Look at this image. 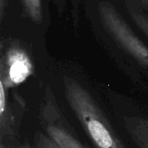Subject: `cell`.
I'll return each instance as SVG.
<instances>
[{"label": "cell", "mask_w": 148, "mask_h": 148, "mask_svg": "<svg viewBox=\"0 0 148 148\" xmlns=\"http://www.w3.org/2000/svg\"><path fill=\"white\" fill-rule=\"evenodd\" d=\"M63 85L67 102L95 147L126 148L89 91L69 76Z\"/></svg>", "instance_id": "obj_1"}, {"label": "cell", "mask_w": 148, "mask_h": 148, "mask_svg": "<svg viewBox=\"0 0 148 148\" xmlns=\"http://www.w3.org/2000/svg\"><path fill=\"white\" fill-rule=\"evenodd\" d=\"M34 73L31 57L16 38L2 37L0 42V82L8 89L18 86Z\"/></svg>", "instance_id": "obj_2"}, {"label": "cell", "mask_w": 148, "mask_h": 148, "mask_svg": "<svg viewBox=\"0 0 148 148\" xmlns=\"http://www.w3.org/2000/svg\"><path fill=\"white\" fill-rule=\"evenodd\" d=\"M124 126L128 135L139 148H148V119L125 117Z\"/></svg>", "instance_id": "obj_3"}, {"label": "cell", "mask_w": 148, "mask_h": 148, "mask_svg": "<svg viewBox=\"0 0 148 148\" xmlns=\"http://www.w3.org/2000/svg\"><path fill=\"white\" fill-rule=\"evenodd\" d=\"M47 134L61 148H85L67 130L57 125H49Z\"/></svg>", "instance_id": "obj_4"}, {"label": "cell", "mask_w": 148, "mask_h": 148, "mask_svg": "<svg viewBox=\"0 0 148 148\" xmlns=\"http://www.w3.org/2000/svg\"><path fill=\"white\" fill-rule=\"evenodd\" d=\"M23 11L27 18L35 23H41L43 20L42 0H20Z\"/></svg>", "instance_id": "obj_5"}, {"label": "cell", "mask_w": 148, "mask_h": 148, "mask_svg": "<svg viewBox=\"0 0 148 148\" xmlns=\"http://www.w3.org/2000/svg\"><path fill=\"white\" fill-rule=\"evenodd\" d=\"M129 15L134 24L148 38V16L142 12L130 10Z\"/></svg>", "instance_id": "obj_6"}, {"label": "cell", "mask_w": 148, "mask_h": 148, "mask_svg": "<svg viewBox=\"0 0 148 148\" xmlns=\"http://www.w3.org/2000/svg\"><path fill=\"white\" fill-rule=\"evenodd\" d=\"M53 1H54V3L56 4V6L57 7L59 13H62L66 10L68 3H70L72 11L74 14L75 22L76 23L78 21V10H79L80 0H53Z\"/></svg>", "instance_id": "obj_7"}, {"label": "cell", "mask_w": 148, "mask_h": 148, "mask_svg": "<svg viewBox=\"0 0 148 148\" xmlns=\"http://www.w3.org/2000/svg\"><path fill=\"white\" fill-rule=\"evenodd\" d=\"M40 148H61L53 140L50 138L48 140L47 138L42 136V140L40 141Z\"/></svg>", "instance_id": "obj_8"}, {"label": "cell", "mask_w": 148, "mask_h": 148, "mask_svg": "<svg viewBox=\"0 0 148 148\" xmlns=\"http://www.w3.org/2000/svg\"><path fill=\"white\" fill-rule=\"evenodd\" d=\"M8 5H9V0H0V21L1 23L4 20Z\"/></svg>", "instance_id": "obj_9"}, {"label": "cell", "mask_w": 148, "mask_h": 148, "mask_svg": "<svg viewBox=\"0 0 148 148\" xmlns=\"http://www.w3.org/2000/svg\"><path fill=\"white\" fill-rule=\"evenodd\" d=\"M140 2L144 6V8L148 10V0H140Z\"/></svg>", "instance_id": "obj_10"}, {"label": "cell", "mask_w": 148, "mask_h": 148, "mask_svg": "<svg viewBox=\"0 0 148 148\" xmlns=\"http://www.w3.org/2000/svg\"><path fill=\"white\" fill-rule=\"evenodd\" d=\"M0 148H4V147H3V146L2 145V146H1V147H0Z\"/></svg>", "instance_id": "obj_11"}]
</instances>
